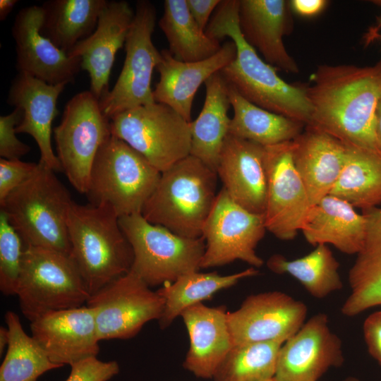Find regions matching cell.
I'll return each instance as SVG.
<instances>
[{"label":"cell","mask_w":381,"mask_h":381,"mask_svg":"<svg viewBox=\"0 0 381 381\" xmlns=\"http://www.w3.org/2000/svg\"><path fill=\"white\" fill-rule=\"evenodd\" d=\"M306 87L310 107L308 126L352 145L381 151L376 111L381 97V59L374 65L318 66Z\"/></svg>","instance_id":"cell-1"},{"label":"cell","mask_w":381,"mask_h":381,"mask_svg":"<svg viewBox=\"0 0 381 381\" xmlns=\"http://www.w3.org/2000/svg\"><path fill=\"white\" fill-rule=\"evenodd\" d=\"M239 0H221L205 32L220 41L228 37L236 49L235 59L220 73L227 84L251 103L307 126L310 107L306 87L290 84L276 68L262 59L243 38L238 25Z\"/></svg>","instance_id":"cell-2"},{"label":"cell","mask_w":381,"mask_h":381,"mask_svg":"<svg viewBox=\"0 0 381 381\" xmlns=\"http://www.w3.org/2000/svg\"><path fill=\"white\" fill-rule=\"evenodd\" d=\"M119 219L107 204L73 202L68 210L70 256L90 296L131 270L133 253Z\"/></svg>","instance_id":"cell-3"},{"label":"cell","mask_w":381,"mask_h":381,"mask_svg":"<svg viewBox=\"0 0 381 381\" xmlns=\"http://www.w3.org/2000/svg\"><path fill=\"white\" fill-rule=\"evenodd\" d=\"M217 178L215 171L190 155L161 172L141 214L180 236L201 238L217 195Z\"/></svg>","instance_id":"cell-4"},{"label":"cell","mask_w":381,"mask_h":381,"mask_svg":"<svg viewBox=\"0 0 381 381\" xmlns=\"http://www.w3.org/2000/svg\"><path fill=\"white\" fill-rule=\"evenodd\" d=\"M73 202L54 171L39 162L32 176L0 205L25 246L70 255L67 219Z\"/></svg>","instance_id":"cell-5"},{"label":"cell","mask_w":381,"mask_h":381,"mask_svg":"<svg viewBox=\"0 0 381 381\" xmlns=\"http://www.w3.org/2000/svg\"><path fill=\"white\" fill-rule=\"evenodd\" d=\"M160 176L141 154L111 135L95 157L86 195L90 204L109 205L119 217L141 213Z\"/></svg>","instance_id":"cell-6"},{"label":"cell","mask_w":381,"mask_h":381,"mask_svg":"<svg viewBox=\"0 0 381 381\" xmlns=\"http://www.w3.org/2000/svg\"><path fill=\"white\" fill-rule=\"evenodd\" d=\"M16 295L30 322L51 312L83 306L90 296L70 255L30 246H25Z\"/></svg>","instance_id":"cell-7"},{"label":"cell","mask_w":381,"mask_h":381,"mask_svg":"<svg viewBox=\"0 0 381 381\" xmlns=\"http://www.w3.org/2000/svg\"><path fill=\"white\" fill-rule=\"evenodd\" d=\"M119 222L133 253L130 271L150 287L174 282L200 269L205 250L202 237L180 236L150 223L141 213L120 217Z\"/></svg>","instance_id":"cell-8"},{"label":"cell","mask_w":381,"mask_h":381,"mask_svg":"<svg viewBox=\"0 0 381 381\" xmlns=\"http://www.w3.org/2000/svg\"><path fill=\"white\" fill-rule=\"evenodd\" d=\"M189 123L170 107L158 102L126 110L110 119L111 135L160 172L190 155Z\"/></svg>","instance_id":"cell-9"},{"label":"cell","mask_w":381,"mask_h":381,"mask_svg":"<svg viewBox=\"0 0 381 381\" xmlns=\"http://www.w3.org/2000/svg\"><path fill=\"white\" fill-rule=\"evenodd\" d=\"M53 133L63 171L76 190L86 194L95 157L111 135L110 119L102 111L99 100L90 90L74 95Z\"/></svg>","instance_id":"cell-10"},{"label":"cell","mask_w":381,"mask_h":381,"mask_svg":"<svg viewBox=\"0 0 381 381\" xmlns=\"http://www.w3.org/2000/svg\"><path fill=\"white\" fill-rule=\"evenodd\" d=\"M156 20L154 5L138 1L125 42L123 68L114 87L99 99L102 111L109 119L126 110L155 102L152 76L162 59L152 39Z\"/></svg>","instance_id":"cell-11"},{"label":"cell","mask_w":381,"mask_h":381,"mask_svg":"<svg viewBox=\"0 0 381 381\" xmlns=\"http://www.w3.org/2000/svg\"><path fill=\"white\" fill-rule=\"evenodd\" d=\"M85 306L93 313L99 341L128 339L149 321L159 320L164 300L130 271L91 295Z\"/></svg>","instance_id":"cell-12"},{"label":"cell","mask_w":381,"mask_h":381,"mask_svg":"<svg viewBox=\"0 0 381 381\" xmlns=\"http://www.w3.org/2000/svg\"><path fill=\"white\" fill-rule=\"evenodd\" d=\"M266 231L264 214L243 208L222 187L202 228L205 250L200 269L219 267L237 260L255 268L261 267L264 262L255 248Z\"/></svg>","instance_id":"cell-13"},{"label":"cell","mask_w":381,"mask_h":381,"mask_svg":"<svg viewBox=\"0 0 381 381\" xmlns=\"http://www.w3.org/2000/svg\"><path fill=\"white\" fill-rule=\"evenodd\" d=\"M293 142L265 147L267 198L264 213L267 231L290 241L301 230L311 207L304 183L293 159Z\"/></svg>","instance_id":"cell-14"},{"label":"cell","mask_w":381,"mask_h":381,"mask_svg":"<svg viewBox=\"0 0 381 381\" xmlns=\"http://www.w3.org/2000/svg\"><path fill=\"white\" fill-rule=\"evenodd\" d=\"M307 306L282 291L250 295L241 307L227 312L234 345L282 339L292 337L304 324Z\"/></svg>","instance_id":"cell-15"},{"label":"cell","mask_w":381,"mask_h":381,"mask_svg":"<svg viewBox=\"0 0 381 381\" xmlns=\"http://www.w3.org/2000/svg\"><path fill=\"white\" fill-rule=\"evenodd\" d=\"M344 358L339 337L332 332L329 318L318 313L281 346L274 379L277 381H318L331 368L342 365Z\"/></svg>","instance_id":"cell-16"},{"label":"cell","mask_w":381,"mask_h":381,"mask_svg":"<svg viewBox=\"0 0 381 381\" xmlns=\"http://www.w3.org/2000/svg\"><path fill=\"white\" fill-rule=\"evenodd\" d=\"M42 6L23 8L12 27L16 44V68L49 84L72 83L81 69L80 59L72 58L41 32Z\"/></svg>","instance_id":"cell-17"},{"label":"cell","mask_w":381,"mask_h":381,"mask_svg":"<svg viewBox=\"0 0 381 381\" xmlns=\"http://www.w3.org/2000/svg\"><path fill=\"white\" fill-rule=\"evenodd\" d=\"M135 10L126 1H107L95 31L67 54L80 59L81 69L90 79V91L99 100L109 91L115 56L125 45Z\"/></svg>","instance_id":"cell-18"},{"label":"cell","mask_w":381,"mask_h":381,"mask_svg":"<svg viewBox=\"0 0 381 381\" xmlns=\"http://www.w3.org/2000/svg\"><path fill=\"white\" fill-rule=\"evenodd\" d=\"M30 330L49 359L61 367L99 352L95 318L86 306L47 313L31 322Z\"/></svg>","instance_id":"cell-19"},{"label":"cell","mask_w":381,"mask_h":381,"mask_svg":"<svg viewBox=\"0 0 381 381\" xmlns=\"http://www.w3.org/2000/svg\"><path fill=\"white\" fill-rule=\"evenodd\" d=\"M68 84L52 85L30 75L18 73L10 86L7 102L23 111L16 133L33 138L40 152V162L54 171H63L52 146V123L58 114L57 100Z\"/></svg>","instance_id":"cell-20"},{"label":"cell","mask_w":381,"mask_h":381,"mask_svg":"<svg viewBox=\"0 0 381 381\" xmlns=\"http://www.w3.org/2000/svg\"><path fill=\"white\" fill-rule=\"evenodd\" d=\"M265 147L229 134L216 168L230 198L247 210L264 214L267 198Z\"/></svg>","instance_id":"cell-21"},{"label":"cell","mask_w":381,"mask_h":381,"mask_svg":"<svg viewBox=\"0 0 381 381\" xmlns=\"http://www.w3.org/2000/svg\"><path fill=\"white\" fill-rule=\"evenodd\" d=\"M161 54V61L156 67L159 79L153 90L155 102L170 107L190 122L193 102L198 90L210 76L221 71L235 59L236 49L232 40L227 41L216 54L193 62L179 61L168 49H162Z\"/></svg>","instance_id":"cell-22"},{"label":"cell","mask_w":381,"mask_h":381,"mask_svg":"<svg viewBox=\"0 0 381 381\" xmlns=\"http://www.w3.org/2000/svg\"><path fill=\"white\" fill-rule=\"evenodd\" d=\"M226 310L224 306L211 308L199 303L187 308L180 315L190 340L183 365L198 377L213 378L234 346Z\"/></svg>","instance_id":"cell-23"},{"label":"cell","mask_w":381,"mask_h":381,"mask_svg":"<svg viewBox=\"0 0 381 381\" xmlns=\"http://www.w3.org/2000/svg\"><path fill=\"white\" fill-rule=\"evenodd\" d=\"M289 7L284 0H239L238 25L243 38L265 62L286 73H298V66L283 40L287 33Z\"/></svg>","instance_id":"cell-24"},{"label":"cell","mask_w":381,"mask_h":381,"mask_svg":"<svg viewBox=\"0 0 381 381\" xmlns=\"http://www.w3.org/2000/svg\"><path fill=\"white\" fill-rule=\"evenodd\" d=\"M293 142V159L311 204L329 195L344 164L346 145L334 137L306 126Z\"/></svg>","instance_id":"cell-25"},{"label":"cell","mask_w":381,"mask_h":381,"mask_svg":"<svg viewBox=\"0 0 381 381\" xmlns=\"http://www.w3.org/2000/svg\"><path fill=\"white\" fill-rule=\"evenodd\" d=\"M367 221L344 200L327 195L312 205L302 225L307 242L332 245L341 253L357 254L363 247Z\"/></svg>","instance_id":"cell-26"},{"label":"cell","mask_w":381,"mask_h":381,"mask_svg":"<svg viewBox=\"0 0 381 381\" xmlns=\"http://www.w3.org/2000/svg\"><path fill=\"white\" fill-rule=\"evenodd\" d=\"M363 214L367 221L365 238L349 270L351 293L341 308L347 317L381 306V207L363 210Z\"/></svg>","instance_id":"cell-27"},{"label":"cell","mask_w":381,"mask_h":381,"mask_svg":"<svg viewBox=\"0 0 381 381\" xmlns=\"http://www.w3.org/2000/svg\"><path fill=\"white\" fill-rule=\"evenodd\" d=\"M205 86L202 109L196 119L189 123L190 155L216 171L219 155L229 131V86L220 71L210 76Z\"/></svg>","instance_id":"cell-28"},{"label":"cell","mask_w":381,"mask_h":381,"mask_svg":"<svg viewBox=\"0 0 381 381\" xmlns=\"http://www.w3.org/2000/svg\"><path fill=\"white\" fill-rule=\"evenodd\" d=\"M329 195L363 210L381 204V151L346 145L339 176Z\"/></svg>","instance_id":"cell-29"},{"label":"cell","mask_w":381,"mask_h":381,"mask_svg":"<svg viewBox=\"0 0 381 381\" xmlns=\"http://www.w3.org/2000/svg\"><path fill=\"white\" fill-rule=\"evenodd\" d=\"M228 86L233 109L229 134L266 147L293 140L303 131L305 124L265 110Z\"/></svg>","instance_id":"cell-30"},{"label":"cell","mask_w":381,"mask_h":381,"mask_svg":"<svg viewBox=\"0 0 381 381\" xmlns=\"http://www.w3.org/2000/svg\"><path fill=\"white\" fill-rule=\"evenodd\" d=\"M107 0H52L44 3L41 32L68 53L95 30Z\"/></svg>","instance_id":"cell-31"},{"label":"cell","mask_w":381,"mask_h":381,"mask_svg":"<svg viewBox=\"0 0 381 381\" xmlns=\"http://www.w3.org/2000/svg\"><path fill=\"white\" fill-rule=\"evenodd\" d=\"M259 272L255 267L229 275L217 272H193L157 290L164 300V308L159 319L161 329L168 327L187 308L210 299L217 291L229 288L242 279L253 277Z\"/></svg>","instance_id":"cell-32"},{"label":"cell","mask_w":381,"mask_h":381,"mask_svg":"<svg viewBox=\"0 0 381 381\" xmlns=\"http://www.w3.org/2000/svg\"><path fill=\"white\" fill-rule=\"evenodd\" d=\"M158 24L168 41L169 52L179 61H202L216 54L222 47L219 41L199 28L186 0H165Z\"/></svg>","instance_id":"cell-33"},{"label":"cell","mask_w":381,"mask_h":381,"mask_svg":"<svg viewBox=\"0 0 381 381\" xmlns=\"http://www.w3.org/2000/svg\"><path fill=\"white\" fill-rule=\"evenodd\" d=\"M267 266L276 274L294 277L312 296L318 299L343 286L339 264L327 245H318L308 255L293 260L274 254L267 260Z\"/></svg>","instance_id":"cell-34"},{"label":"cell","mask_w":381,"mask_h":381,"mask_svg":"<svg viewBox=\"0 0 381 381\" xmlns=\"http://www.w3.org/2000/svg\"><path fill=\"white\" fill-rule=\"evenodd\" d=\"M5 321L9 340L0 367V381H37L44 373L61 367L53 363L34 338L24 331L16 313L8 310Z\"/></svg>","instance_id":"cell-35"},{"label":"cell","mask_w":381,"mask_h":381,"mask_svg":"<svg viewBox=\"0 0 381 381\" xmlns=\"http://www.w3.org/2000/svg\"><path fill=\"white\" fill-rule=\"evenodd\" d=\"M284 342L278 339L234 345L212 379L214 381H267L274 378L279 351Z\"/></svg>","instance_id":"cell-36"},{"label":"cell","mask_w":381,"mask_h":381,"mask_svg":"<svg viewBox=\"0 0 381 381\" xmlns=\"http://www.w3.org/2000/svg\"><path fill=\"white\" fill-rule=\"evenodd\" d=\"M25 244L0 210V290L6 296L16 295Z\"/></svg>","instance_id":"cell-37"},{"label":"cell","mask_w":381,"mask_h":381,"mask_svg":"<svg viewBox=\"0 0 381 381\" xmlns=\"http://www.w3.org/2000/svg\"><path fill=\"white\" fill-rule=\"evenodd\" d=\"M23 118V111L20 109L8 114L0 116V156L1 158L14 160L27 155L30 147L20 141L16 136V127Z\"/></svg>","instance_id":"cell-38"},{"label":"cell","mask_w":381,"mask_h":381,"mask_svg":"<svg viewBox=\"0 0 381 381\" xmlns=\"http://www.w3.org/2000/svg\"><path fill=\"white\" fill-rule=\"evenodd\" d=\"M119 372L117 361H103L91 357L71 365L70 374L65 381H108Z\"/></svg>","instance_id":"cell-39"},{"label":"cell","mask_w":381,"mask_h":381,"mask_svg":"<svg viewBox=\"0 0 381 381\" xmlns=\"http://www.w3.org/2000/svg\"><path fill=\"white\" fill-rule=\"evenodd\" d=\"M37 163L0 159V205L34 173Z\"/></svg>","instance_id":"cell-40"},{"label":"cell","mask_w":381,"mask_h":381,"mask_svg":"<svg viewBox=\"0 0 381 381\" xmlns=\"http://www.w3.org/2000/svg\"><path fill=\"white\" fill-rule=\"evenodd\" d=\"M363 329L368 353L381 366V310L368 316Z\"/></svg>","instance_id":"cell-41"},{"label":"cell","mask_w":381,"mask_h":381,"mask_svg":"<svg viewBox=\"0 0 381 381\" xmlns=\"http://www.w3.org/2000/svg\"><path fill=\"white\" fill-rule=\"evenodd\" d=\"M220 1L221 0H186L190 13L201 30H205L212 13L214 12Z\"/></svg>","instance_id":"cell-42"},{"label":"cell","mask_w":381,"mask_h":381,"mask_svg":"<svg viewBox=\"0 0 381 381\" xmlns=\"http://www.w3.org/2000/svg\"><path fill=\"white\" fill-rule=\"evenodd\" d=\"M289 7L295 13L303 17H312L320 13L327 1L325 0H291L289 1Z\"/></svg>","instance_id":"cell-43"},{"label":"cell","mask_w":381,"mask_h":381,"mask_svg":"<svg viewBox=\"0 0 381 381\" xmlns=\"http://www.w3.org/2000/svg\"><path fill=\"white\" fill-rule=\"evenodd\" d=\"M16 0H1L0 1V20H4L8 15L11 12L15 5L17 4Z\"/></svg>","instance_id":"cell-44"},{"label":"cell","mask_w":381,"mask_h":381,"mask_svg":"<svg viewBox=\"0 0 381 381\" xmlns=\"http://www.w3.org/2000/svg\"><path fill=\"white\" fill-rule=\"evenodd\" d=\"M376 135L381 150V97L379 99L376 111Z\"/></svg>","instance_id":"cell-45"},{"label":"cell","mask_w":381,"mask_h":381,"mask_svg":"<svg viewBox=\"0 0 381 381\" xmlns=\"http://www.w3.org/2000/svg\"><path fill=\"white\" fill-rule=\"evenodd\" d=\"M9 340L8 328L4 327H0V354L2 355L6 346H8Z\"/></svg>","instance_id":"cell-46"},{"label":"cell","mask_w":381,"mask_h":381,"mask_svg":"<svg viewBox=\"0 0 381 381\" xmlns=\"http://www.w3.org/2000/svg\"><path fill=\"white\" fill-rule=\"evenodd\" d=\"M381 28V19L380 20L378 24L375 28H373L367 35L366 42L369 43L370 41L373 40L374 38L377 37V31Z\"/></svg>","instance_id":"cell-47"},{"label":"cell","mask_w":381,"mask_h":381,"mask_svg":"<svg viewBox=\"0 0 381 381\" xmlns=\"http://www.w3.org/2000/svg\"><path fill=\"white\" fill-rule=\"evenodd\" d=\"M343 381H359V380L355 377H348Z\"/></svg>","instance_id":"cell-48"},{"label":"cell","mask_w":381,"mask_h":381,"mask_svg":"<svg viewBox=\"0 0 381 381\" xmlns=\"http://www.w3.org/2000/svg\"><path fill=\"white\" fill-rule=\"evenodd\" d=\"M267 381H277V380L274 378H272V379L267 380Z\"/></svg>","instance_id":"cell-49"},{"label":"cell","mask_w":381,"mask_h":381,"mask_svg":"<svg viewBox=\"0 0 381 381\" xmlns=\"http://www.w3.org/2000/svg\"><path fill=\"white\" fill-rule=\"evenodd\" d=\"M380 37H381V35H380Z\"/></svg>","instance_id":"cell-50"}]
</instances>
